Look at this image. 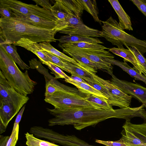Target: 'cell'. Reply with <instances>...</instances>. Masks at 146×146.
Returning a JSON list of instances; mask_svg holds the SVG:
<instances>
[{
  "mask_svg": "<svg viewBox=\"0 0 146 146\" xmlns=\"http://www.w3.org/2000/svg\"><path fill=\"white\" fill-rule=\"evenodd\" d=\"M46 109L54 116L48 120L49 126L72 125L79 130L88 127L95 126L100 122L111 118L130 121L135 113L134 109L131 107L113 110L93 108Z\"/></svg>",
  "mask_w": 146,
  "mask_h": 146,
  "instance_id": "1",
  "label": "cell"
},
{
  "mask_svg": "<svg viewBox=\"0 0 146 146\" xmlns=\"http://www.w3.org/2000/svg\"><path fill=\"white\" fill-rule=\"evenodd\" d=\"M58 29L41 28L13 17L0 18V42L14 44L22 38L36 42H55Z\"/></svg>",
  "mask_w": 146,
  "mask_h": 146,
  "instance_id": "2",
  "label": "cell"
},
{
  "mask_svg": "<svg viewBox=\"0 0 146 146\" xmlns=\"http://www.w3.org/2000/svg\"><path fill=\"white\" fill-rule=\"evenodd\" d=\"M0 69L10 84L18 92L25 96L32 93L37 82L31 80L28 71L23 72L12 57L0 45Z\"/></svg>",
  "mask_w": 146,
  "mask_h": 146,
  "instance_id": "3",
  "label": "cell"
},
{
  "mask_svg": "<svg viewBox=\"0 0 146 146\" xmlns=\"http://www.w3.org/2000/svg\"><path fill=\"white\" fill-rule=\"evenodd\" d=\"M69 12L66 27L58 32L88 37H103L102 31L90 27L83 22L81 17L84 10L80 0H67Z\"/></svg>",
  "mask_w": 146,
  "mask_h": 146,
  "instance_id": "4",
  "label": "cell"
},
{
  "mask_svg": "<svg viewBox=\"0 0 146 146\" xmlns=\"http://www.w3.org/2000/svg\"><path fill=\"white\" fill-rule=\"evenodd\" d=\"M86 96L82 93L60 91L45 97L44 100L56 109H100L98 105L87 100L85 98Z\"/></svg>",
  "mask_w": 146,
  "mask_h": 146,
  "instance_id": "5",
  "label": "cell"
},
{
  "mask_svg": "<svg viewBox=\"0 0 146 146\" xmlns=\"http://www.w3.org/2000/svg\"><path fill=\"white\" fill-rule=\"evenodd\" d=\"M105 38L118 48L125 46L134 47L143 55L146 53V41L136 38L125 32L119 23L114 20L109 23L104 31Z\"/></svg>",
  "mask_w": 146,
  "mask_h": 146,
  "instance_id": "6",
  "label": "cell"
},
{
  "mask_svg": "<svg viewBox=\"0 0 146 146\" xmlns=\"http://www.w3.org/2000/svg\"><path fill=\"white\" fill-rule=\"evenodd\" d=\"M0 6L8 8L15 13L32 14L58 23L57 19L51 11L40 7L36 4H28L16 0H0Z\"/></svg>",
  "mask_w": 146,
  "mask_h": 146,
  "instance_id": "7",
  "label": "cell"
},
{
  "mask_svg": "<svg viewBox=\"0 0 146 146\" xmlns=\"http://www.w3.org/2000/svg\"><path fill=\"white\" fill-rule=\"evenodd\" d=\"M29 98L17 92L9 83L0 70V100L13 104L18 112Z\"/></svg>",
  "mask_w": 146,
  "mask_h": 146,
  "instance_id": "8",
  "label": "cell"
},
{
  "mask_svg": "<svg viewBox=\"0 0 146 146\" xmlns=\"http://www.w3.org/2000/svg\"><path fill=\"white\" fill-rule=\"evenodd\" d=\"M90 73L94 79L105 87L111 94L113 100L112 106H117L120 108L131 107L132 98L131 96L123 92L113 84L111 81L105 80L96 75V74Z\"/></svg>",
  "mask_w": 146,
  "mask_h": 146,
  "instance_id": "9",
  "label": "cell"
},
{
  "mask_svg": "<svg viewBox=\"0 0 146 146\" xmlns=\"http://www.w3.org/2000/svg\"><path fill=\"white\" fill-rule=\"evenodd\" d=\"M111 76V82L125 93L141 102L146 106V88L137 83L134 84L117 78L112 73H109Z\"/></svg>",
  "mask_w": 146,
  "mask_h": 146,
  "instance_id": "10",
  "label": "cell"
},
{
  "mask_svg": "<svg viewBox=\"0 0 146 146\" xmlns=\"http://www.w3.org/2000/svg\"><path fill=\"white\" fill-rule=\"evenodd\" d=\"M12 17L39 28L49 30L58 29L59 31L60 30L59 24L57 22L36 15L30 14L23 15L13 12Z\"/></svg>",
  "mask_w": 146,
  "mask_h": 146,
  "instance_id": "11",
  "label": "cell"
},
{
  "mask_svg": "<svg viewBox=\"0 0 146 146\" xmlns=\"http://www.w3.org/2000/svg\"><path fill=\"white\" fill-rule=\"evenodd\" d=\"M13 44L20 46L34 53L39 58L41 62L46 65L50 61L44 53L38 43L29 39L22 38Z\"/></svg>",
  "mask_w": 146,
  "mask_h": 146,
  "instance_id": "12",
  "label": "cell"
},
{
  "mask_svg": "<svg viewBox=\"0 0 146 146\" xmlns=\"http://www.w3.org/2000/svg\"><path fill=\"white\" fill-rule=\"evenodd\" d=\"M74 59L82 66V69L88 71L96 74L98 70H103L108 73L113 72L106 66L99 63L93 62L86 57L70 53H66Z\"/></svg>",
  "mask_w": 146,
  "mask_h": 146,
  "instance_id": "13",
  "label": "cell"
},
{
  "mask_svg": "<svg viewBox=\"0 0 146 146\" xmlns=\"http://www.w3.org/2000/svg\"><path fill=\"white\" fill-rule=\"evenodd\" d=\"M18 113L15 106L8 101L0 100V123L6 128L10 121Z\"/></svg>",
  "mask_w": 146,
  "mask_h": 146,
  "instance_id": "14",
  "label": "cell"
},
{
  "mask_svg": "<svg viewBox=\"0 0 146 146\" xmlns=\"http://www.w3.org/2000/svg\"><path fill=\"white\" fill-rule=\"evenodd\" d=\"M109 51L123 58L124 60L126 62H129L131 63L133 65V67L141 73L146 76V72L137 60L135 56L130 50L124 48L113 47L109 49Z\"/></svg>",
  "mask_w": 146,
  "mask_h": 146,
  "instance_id": "15",
  "label": "cell"
},
{
  "mask_svg": "<svg viewBox=\"0 0 146 146\" xmlns=\"http://www.w3.org/2000/svg\"><path fill=\"white\" fill-rule=\"evenodd\" d=\"M108 1L117 15L119 21V24L121 28L123 30L133 31L130 17L124 11L118 1L108 0Z\"/></svg>",
  "mask_w": 146,
  "mask_h": 146,
  "instance_id": "16",
  "label": "cell"
},
{
  "mask_svg": "<svg viewBox=\"0 0 146 146\" xmlns=\"http://www.w3.org/2000/svg\"><path fill=\"white\" fill-rule=\"evenodd\" d=\"M105 59L112 65L118 66L131 77L134 78L137 80L143 81L146 85V76L141 73L134 67H131L124 60V62H122L116 60L113 58H105Z\"/></svg>",
  "mask_w": 146,
  "mask_h": 146,
  "instance_id": "17",
  "label": "cell"
},
{
  "mask_svg": "<svg viewBox=\"0 0 146 146\" xmlns=\"http://www.w3.org/2000/svg\"><path fill=\"white\" fill-rule=\"evenodd\" d=\"M64 146H97L89 144L74 135H64L59 133L56 141Z\"/></svg>",
  "mask_w": 146,
  "mask_h": 146,
  "instance_id": "18",
  "label": "cell"
},
{
  "mask_svg": "<svg viewBox=\"0 0 146 146\" xmlns=\"http://www.w3.org/2000/svg\"><path fill=\"white\" fill-rule=\"evenodd\" d=\"M67 83L72 84L76 87L81 92L86 95H92L106 100L108 101L109 100L102 94L91 86L87 83L78 82L71 79L65 80Z\"/></svg>",
  "mask_w": 146,
  "mask_h": 146,
  "instance_id": "19",
  "label": "cell"
},
{
  "mask_svg": "<svg viewBox=\"0 0 146 146\" xmlns=\"http://www.w3.org/2000/svg\"><path fill=\"white\" fill-rule=\"evenodd\" d=\"M122 127L132 133L146 145V122L136 124L126 121Z\"/></svg>",
  "mask_w": 146,
  "mask_h": 146,
  "instance_id": "20",
  "label": "cell"
},
{
  "mask_svg": "<svg viewBox=\"0 0 146 146\" xmlns=\"http://www.w3.org/2000/svg\"><path fill=\"white\" fill-rule=\"evenodd\" d=\"M58 40L60 44L79 42L99 44L104 43L103 42L97 38L88 37L73 35H68L62 36Z\"/></svg>",
  "mask_w": 146,
  "mask_h": 146,
  "instance_id": "21",
  "label": "cell"
},
{
  "mask_svg": "<svg viewBox=\"0 0 146 146\" xmlns=\"http://www.w3.org/2000/svg\"><path fill=\"white\" fill-rule=\"evenodd\" d=\"M0 45L3 47L12 57L14 61L22 70H29V66L25 63L21 58L17 51L16 45L5 42H0Z\"/></svg>",
  "mask_w": 146,
  "mask_h": 146,
  "instance_id": "22",
  "label": "cell"
},
{
  "mask_svg": "<svg viewBox=\"0 0 146 146\" xmlns=\"http://www.w3.org/2000/svg\"><path fill=\"white\" fill-rule=\"evenodd\" d=\"M58 46L60 48L70 47L86 50H105L109 49L99 44L86 42L59 44Z\"/></svg>",
  "mask_w": 146,
  "mask_h": 146,
  "instance_id": "23",
  "label": "cell"
},
{
  "mask_svg": "<svg viewBox=\"0 0 146 146\" xmlns=\"http://www.w3.org/2000/svg\"><path fill=\"white\" fill-rule=\"evenodd\" d=\"M43 51L52 54L61 58L68 61L82 68V66L74 59L59 51L50 44L49 42H42L39 43Z\"/></svg>",
  "mask_w": 146,
  "mask_h": 146,
  "instance_id": "24",
  "label": "cell"
},
{
  "mask_svg": "<svg viewBox=\"0 0 146 146\" xmlns=\"http://www.w3.org/2000/svg\"><path fill=\"white\" fill-rule=\"evenodd\" d=\"M66 62L71 67L70 74L78 76L86 82H94V77L90 72H88L71 62L65 60Z\"/></svg>",
  "mask_w": 146,
  "mask_h": 146,
  "instance_id": "25",
  "label": "cell"
},
{
  "mask_svg": "<svg viewBox=\"0 0 146 146\" xmlns=\"http://www.w3.org/2000/svg\"><path fill=\"white\" fill-rule=\"evenodd\" d=\"M121 134V138L127 146H146L144 143L125 129H123Z\"/></svg>",
  "mask_w": 146,
  "mask_h": 146,
  "instance_id": "26",
  "label": "cell"
},
{
  "mask_svg": "<svg viewBox=\"0 0 146 146\" xmlns=\"http://www.w3.org/2000/svg\"><path fill=\"white\" fill-rule=\"evenodd\" d=\"M84 10L89 13L94 21L101 24V21L98 17V12L95 0H80Z\"/></svg>",
  "mask_w": 146,
  "mask_h": 146,
  "instance_id": "27",
  "label": "cell"
},
{
  "mask_svg": "<svg viewBox=\"0 0 146 146\" xmlns=\"http://www.w3.org/2000/svg\"><path fill=\"white\" fill-rule=\"evenodd\" d=\"M27 146H60L52 142L42 140L27 132L25 134Z\"/></svg>",
  "mask_w": 146,
  "mask_h": 146,
  "instance_id": "28",
  "label": "cell"
},
{
  "mask_svg": "<svg viewBox=\"0 0 146 146\" xmlns=\"http://www.w3.org/2000/svg\"><path fill=\"white\" fill-rule=\"evenodd\" d=\"M43 51L49 59L50 62L63 70L70 73L71 68L66 62L65 60L61 58L50 53L46 51Z\"/></svg>",
  "mask_w": 146,
  "mask_h": 146,
  "instance_id": "29",
  "label": "cell"
},
{
  "mask_svg": "<svg viewBox=\"0 0 146 146\" xmlns=\"http://www.w3.org/2000/svg\"><path fill=\"white\" fill-rule=\"evenodd\" d=\"M85 98L87 100L98 105L100 109L106 110H113L112 106L106 100L92 95H87Z\"/></svg>",
  "mask_w": 146,
  "mask_h": 146,
  "instance_id": "30",
  "label": "cell"
},
{
  "mask_svg": "<svg viewBox=\"0 0 146 146\" xmlns=\"http://www.w3.org/2000/svg\"><path fill=\"white\" fill-rule=\"evenodd\" d=\"M87 82L89 85L100 92L108 98L109 100L108 101V103L112 106L113 102L112 96L110 92L105 87L95 80L94 82Z\"/></svg>",
  "mask_w": 146,
  "mask_h": 146,
  "instance_id": "31",
  "label": "cell"
},
{
  "mask_svg": "<svg viewBox=\"0 0 146 146\" xmlns=\"http://www.w3.org/2000/svg\"><path fill=\"white\" fill-rule=\"evenodd\" d=\"M46 65L51 70V73L54 75L55 79L62 78H64L65 80L71 79L70 76L66 74L59 67L52 63L49 62Z\"/></svg>",
  "mask_w": 146,
  "mask_h": 146,
  "instance_id": "32",
  "label": "cell"
},
{
  "mask_svg": "<svg viewBox=\"0 0 146 146\" xmlns=\"http://www.w3.org/2000/svg\"><path fill=\"white\" fill-rule=\"evenodd\" d=\"M135 56L137 60L146 72V59L143 55L135 47L126 46Z\"/></svg>",
  "mask_w": 146,
  "mask_h": 146,
  "instance_id": "33",
  "label": "cell"
},
{
  "mask_svg": "<svg viewBox=\"0 0 146 146\" xmlns=\"http://www.w3.org/2000/svg\"><path fill=\"white\" fill-rule=\"evenodd\" d=\"M95 142L106 146H127L121 138L118 140L114 141L96 139Z\"/></svg>",
  "mask_w": 146,
  "mask_h": 146,
  "instance_id": "34",
  "label": "cell"
},
{
  "mask_svg": "<svg viewBox=\"0 0 146 146\" xmlns=\"http://www.w3.org/2000/svg\"><path fill=\"white\" fill-rule=\"evenodd\" d=\"M19 125H18L15 130L9 136L6 146H15L18 139L19 132Z\"/></svg>",
  "mask_w": 146,
  "mask_h": 146,
  "instance_id": "35",
  "label": "cell"
},
{
  "mask_svg": "<svg viewBox=\"0 0 146 146\" xmlns=\"http://www.w3.org/2000/svg\"><path fill=\"white\" fill-rule=\"evenodd\" d=\"M130 1L146 17V0H131Z\"/></svg>",
  "mask_w": 146,
  "mask_h": 146,
  "instance_id": "36",
  "label": "cell"
},
{
  "mask_svg": "<svg viewBox=\"0 0 146 146\" xmlns=\"http://www.w3.org/2000/svg\"><path fill=\"white\" fill-rule=\"evenodd\" d=\"M1 17L9 18L12 17L13 12L8 8L0 6Z\"/></svg>",
  "mask_w": 146,
  "mask_h": 146,
  "instance_id": "37",
  "label": "cell"
},
{
  "mask_svg": "<svg viewBox=\"0 0 146 146\" xmlns=\"http://www.w3.org/2000/svg\"><path fill=\"white\" fill-rule=\"evenodd\" d=\"M35 2L36 5L41 6L44 9L51 11L52 6L49 2V0H32Z\"/></svg>",
  "mask_w": 146,
  "mask_h": 146,
  "instance_id": "38",
  "label": "cell"
},
{
  "mask_svg": "<svg viewBox=\"0 0 146 146\" xmlns=\"http://www.w3.org/2000/svg\"><path fill=\"white\" fill-rule=\"evenodd\" d=\"M25 105L21 108V110L17 115L13 127L12 133H13L15 130L17 125H19V123H20L21 120L23 112L25 108Z\"/></svg>",
  "mask_w": 146,
  "mask_h": 146,
  "instance_id": "39",
  "label": "cell"
},
{
  "mask_svg": "<svg viewBox=\"0 0 146 146\" xmlns=\"http://www.w3.org/2000/svg\"><path fill=\"white\" fill-rule=\"evenodd\" d=\"M9 138L8 136H4L0 135V146H6Z\"/></svg>",
  "mask_w": 146,
  "mask_h": 146,
  "instance_id": "40",
  "label": "cell"
},
{
  "mask_svg": "<svg viewBox=\"0 0 146 146\" xmlns=\"http://www.w3.org/2000/svg\"><path fill=\"white\" fill-rule=\"evenodd\" d=\"M70 77L71 79L76 81L78 82L87 83V82L84 80L77 76L73 75H71Z\"/></svg>",
  "mask_w": 146,
  "mask_h": 146,
  "instance_id": "41",
  "label": "cell"
},
{
  "mask_svg": "<svg viewBox=\"0 0 146 146\" xmlns=\"http://www.w3.org/2000/svg\"><path fill=\"white\" fill-rule=\"evenodd\" d=\"M7 128L2 124L0 123V134L5 132Z\"/></svg>",
  "mask_w": 146,
  "mask_h": 146,
  "instance_id": "42",
  "label": "cell"
},
{
  "mask_svg": "<svg viewBox=\"0 0 146 146\" xmlns=\"http://www.w3.org/2000/svg\"><path fill=\"white\" fill-rule=\"evenodd\" d=\"M145 108H146V107H145Z\"/></svg>",
  "mask_w": 146,
  "mask_h": 146,
  "instance_id": "43",
  "label": "cell"
}]
</instances>
